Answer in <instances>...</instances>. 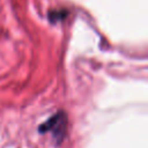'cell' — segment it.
<instances>
[{"instance_id": "cell-1", "label": "cell", "mask_w": 148, "mask_h": 148, "mask_svg": "<svg viewBox=\"0 0 148 148\" xmlns=\"http://www.w3.org/2000/svg\"><path fill=\"white\" fill-rule=\"evenodd\" d=\"M67 130V114L64 111H58L53 116H51L46 121L42 123L38 131L39 133H52L53 139L57 143H61L66 135Z\"/></svg>"}, {"instance_id": "cell-2", "label": "cell", "mask_w": 148, "mask_h": 148, "mask_svg": "<svg viewBox=\"0 0 148 148\" xmlns=\"http://www.w3.org/2000/svg\"><path fill=\"white\" fill-rule=\"evenodd\" d=\"M67 12L61 9V10H51L49 13V18L51 22H54V21H59V20H62L67 14Z\"/></svg>"}]
</instances>
